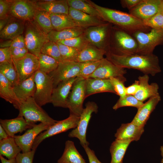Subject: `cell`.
<instances>
[{
  "mask_svg": "<svg viewBox=\"0 0 163 163\" xmlns=\"http://www.w3.org/2000/svg\"><path fill=\"white\" fill-rule=\"evenodd\" d=\"M21 151L14 137L9 136L0 141V155L5 156L8 159L15 158Z\"/></svg>",
  "mask_w": 163,
  "mask_h": 163,
  "instance_id": "d6a6232c",
  "label": "cell"
},
{
  "mask_svg": "<svg viewBox=\"0 0 163 163\" xmlns=\"http://www.w3.org/2000/svg\"><path fill=\"white\" fill-rule=\"evenodd\" d=\"M113 86L116 94L119 96L120 97H123L126 95V89L124 83V82L120 79L111 77L110 79Z\"/></svg>",
  "mask_w": 163,
  "mask_h": 163,
  "instance_id": "f6af8a7d",
  "label": "cell"
},
{
  "mask_svg": "<svg viewBox=\"0 0 163 163\" xmlns=\"http://www.w3.org/2000/svg\"><path fill=\"white\" fill-rule=\"evenodd\" d=\"M57 42L76 49L80 51L89 43L84 34L77 37L59 41Z\"/></svg>",
  "mask_w": 163,
  "mask_h": 163,
  "instance_id": "60d3db41",
  "label": "cell"
},
{
  "mask_svg": "<svg viewBox=\"0 0 163 163\" xmlns=\"http://www.w3.org/2000/svg\"><path fill=\"white\" fill-rule=\"evenodd\" d=\"M80 70V63L62 61L59 62L57 68L48 75L53 80L54 88L63 81L78 77Z\"/></svg>",
  "mask_w": 163,
  "mask_h": 163,
  "instance_id": "7c38bea8",
  "label": "cell"
},
{
  "mask_svg": "<svg viewBox=\"0 0 163 163\" xmlns=\"http://www.w3.org/2000/svg\"><path fill=\"white\" fill-rule=\"evenodd\" d=\"M12 40H4L0 42V48L10 47L11 46Z\"/></svg>",
  "mask_w": 163,
  "mask_h": 163,
  "instance_id": "9f6ffc18",
  "label": "cell"
},
{
  "mask_svg": "<svg viewBox=\"0 0 163 163\" xmlns=\"http://www.w3.org/2000/svg\"><path fill=\"white\" fill-rule=\"evenodd\" d=\"M77 77L63 81L53 88L51 103L54 107L67 108V98Z\"/></svg>",
  "mask_w": 163,
  "mask_h": 163,
  "instance_id": "ac0fdd59",
  "label": "cell"
},
{
  "mask_svg": "<svg viewBox=\"0 0 163 163\" xmlns=\"http://www.w3.org/2000/svg\"><path fill=\"white\" fill-rule=\"evenodd\" d=\"M8 137L5 130L0 125V141L6 139Z\"/></svg>",
  "mask_w": 163,
  "mask_h": 163,
  "instance_id": "6f0895ef",
  "label": "cell"
},
{
  "mask_svg": "<svg viewBox=\"0 0 163 163\" xmlns=\"http://www.w3.org/2000/svg\"><path fill=\"white\" fill-rule=\"evenodd\" d=\"M35 151L32 150L26 153H20L15 158L16 163H33Z\"/></svg>",
  "mask_w": 163,
  "mask_h": 163,
  "instance_id": "bcb514c9",
  "label": "cell"
},
{
  "mask_svg": "<svg viewBox=\"0 0 163 163\" xmlns=\"http://www.w3.org/2000/svg\"><path fill=\"white\" fill-rule=\"evenodd\" d=\"M0 96L13 104L14 107L19 109L21 104L15 93L14 87L8 80L0 73Z\"/></svg>",
  "mask_w": 163,
  "mask_h": 163,
  "instance_id": "f1b7e54d",
  "label": "cell"
},
{
  "mask_svg": "<svg viewBox=\"0 0 163 163\" xmlns=\"http://www.w3.org/2000/svg\"><path fill=\"white\" fill-rule=\"evenodd\" d=\"M83 148L87 155L89 163H102L97 158L94 151L91 149L88 146Z\"/></svg>",
  "mask_w": 163,
  "mask_h": 163,
  "instance_id": "816d5d0a",
  "label": "cell"
},
{
  "mask_svg": "<svg viewBox=\"0 0 163 163\" xmlns=\"http://www.w3.org/2000/svg\"><path fill=\"white\" fill-rule=\"evenodd\" d=\"M139 88V83L138 80H136L134 82L129 86L126 87V94L127 95H134Z\"/></svg>",
  "mask_w": 163,
  "mask_h": 163,
  "instance_id": "db71d44e",
  "label": "cell"
},
{
  "mask_svg": "<svg viewBox=\"0 0 163 163\" xmlns=\"http://www.w3.org/2000/svg\"><path fill=\"white\" fill-rule=\"evenodd\" d=\"M39 70L46 74H49L57 67L59 62L54 58L40 53L38 57Z\"/></svg>",
  "mask_w": 163,
  "mask_h": 163,
  "instance_id": "74e56055",
  "label": "cell"
},
{
  "mask_svg": "<svg viewBox=\"0 0 163 163\" xmlns=\"http://www.w3.org/2000/svg\"><path fill=\"white\" fill-rule=\"evenodd\" d=\"M36 10L32 1L13 0L9 14L14 18L30 21L34 20Z\"/></svg>",
  "mask_w": 163,
  "mask_h": 163,
  "instance_id": "e0dca14e",
  "label": "cell"
},
{
  "mask_svg": "<svg viewBox=\"0 0 163 163\" xmlns=\"http://www.w3.org/2000/svg\"><path fill=\"white\" fill-rule=\"evenodd\" d=\"M0 73L8 80L13 87L19 83L18 75L12 62L0 63Z\"/></svg>",
  "mask_w": 163,
  "mask_h": 163,
  "instance_id": "d590c367",
  "label": "cell"
},
{
  "mask_svg": "<svg viewBox=\"0 0 163 163\" xmlns=\"http://www.w3.org/2000/svg\"><path fill=\"white\" fill-rule=\"evenodd\" d=\"M144 131V127L139 126L131 122L122 124L117 130L115 136L117 139L137 141L140 139Z\"/></svg>",
  "mask_w": 163,
  "mask_h": 163,
  "instance_id": "cb8c5ba5",
  "label": "cell"
},
{
  "mask_svg": "<svg viewBox=\"0 0 163 163\" xmlns=\"http://www.w3.org/2000/svg\"><path fill=\"white\" fill-rule=\"evenodd\" d=\"M107 51L88 43L79 52L75 62L81 63L102 60Z\"/></svg>",
  "mask_w": 163,
  "mask_h": 163,
  "instance_id": "83f0119b",
  "label": "cell"
},
{
  "mask_svg": "<svg viewBox=\"0 0 163 163\" xmlns=\"http://www.w3.org/2000/svg\"><path fill=\"white\" fill-rule=\"evenodd\" d=\"M68 14L78 27L83 28L98 26L107 22L101 19L70 7Z\"/></svg>",
  "mask_w": 163,
  "mask_h": 163,
  "instance_id": "7402d4cb",
  "label": "cell"
},
{
  "mask_svg": "<svg viewBox=\"0 0 163 163\" xmlns=\"http://www.w3.org/2000/svg\"><path fill=\"white\" fill-rule=\"evenodd\" d=\"M34 20L46 35L53 30L49 13L37 9Z\"/></svg>",
  "mask_w": 163,
  "mask_h": 163,
  "instance_id": "8d00e7d4",
  "label": "cell"
},
{
  "mask_svg": "<svg viewBox=\"0 0 163 163\" xmlns=\"http://www.w3.org/2000/svg\"><path fill=\"white\" fill-rule=\"evenodd\" d=\"M142 0H121L120 1L122 6L129 10L132 8L140 3Z\"/></svg>",
  "mask_w": 163,
  "mask_h": 163,
  "instance_id": "f5cc1de1",
  "label": "cell"
},
{
  "mask_svg": "<svg viewBox=\"0 0 163 163\" xmlns=\"http://www.w3.org/2000/svg\"><path fill=\"white\" fill-rule=\"evenodd\" d=\"M84 32L83 28L77 27L60 31L53 30L47 34V36L49 41L57 43L79 36L83 34Z\"/></svg>",
  "mask_w": 163,
  "mask_h": 163,
  "instance_id": "4dcf8cb0",
  "label": "cell"
},
{
  "mask_svg": "<svg viewBox=\"0 0 163 163\" xmlns=\"http://www.w3.org/2000/svg\"><path fill=\"white\" fill-rule=\"evenodd\" d=\"M162 29H163V28H162Z\"/></svg>",
  "mask_w": 163,
  "mask_h": 163,
  "instance_id": "6125c7cd",
  "label": "cell"
},
{
  "mask_svg": "<svg viewBox=\"0 0 163 163\" xmlns=\"http://www.w3.org/2000/svg\"><path fill=\"white\" fill-rule=\"evenodd\" d=\"M139 88L136 93L133 95L139 101L143 102L149 98L159 94L158 85L156 83H149L148 75L145 74L139 77Z\"/></svg>",
  "mask_w": 163,
  "mask_h": 163,
  "instance_id": "603a6c76",
  "label": "cell"
},
{
  "mask_svg": "<svg viewBox=\"0 0 163 163\" xmlns=\"http://www.w3.org/2000/svg\"><path fill=\"white\" fill-rule=\"evenodd\" d=\"M67 0L69 7L101 19L100 15L97 11L87 0Z\"/></svg>",
  "mask_w": 163,
  "mask_h": 163,
  "instance_id": "e575fe53",
  "label": "cell"
},
{
  "mask_svg": "<svg viewBox=\"0 0 163 163\" xmlns=\"http://www.w3.org/2000/svg\"><path fill=\"white\" fill-rule=\"evenodd\" d=\"M49 126L40 123L28 129L23 135H15V140L22 153H26L32 150V145L36 137L41 133L47 129Z\"/></svg>",
  "mask_w": 163,
  "mask_h": 163,
  "instance_id": "2e32d148",
  "label": "cell"
},
{
  "mask_svg": "<svg viewBox=\"0 0 163 163\" xmlns=\"http://www.w3.org/2000/svg\"><path fill=\"white\" fill-rule=\"evenodd\" d=\"M53 30L60 31L65 29L78 27L69 14H50Z\"/></svg>",
  "mask_w": 163,
  "mask_h": 163,
  "instance_id": "836d02e7",
  "label": "cell"
},
{
  "mask_svg": "<svg viewBox=\"0 0 163 163\" xmlns=\"http://www.w3.org/2000/svg\"><path fill=\"white\" fill-rule=\"evenodd\" d=\"M101 60L80 63V70L78 77L85 78H88L95 72L100 65Z\"/></svg>",
  "mask_w": 163,
  "mask_h": 163,
  "instance_id": "7bdbcfd3",
  "label": "cell"
},
{
  "mask_svg": "<svg viewBox=\"0 0 163 163\" xmlns=\"http://www.w3.org/2000/svg\"><path fill=\"white\" fill-rule=\"evenodd\" d=\"M57 163H86L76 148L74 142L68 140L66 142L62 155Z\"/></svg>",
  "mask_w": 163,
  "mask_h": 163,
  "instance_id": "f546056e",
  "label": "cell"
},
{
  "mask_svg": "<svg viewBox=\"0 0 163 163\" xmlns=\"http://www.w3.org/2000/svg\"><path fill=\"white\" fill-rule=\"evenodd\" d=\"M110 37L112 50L108 52L121 56L137 54L138 43L131 34L116 26L112 28Z\"/></svg>",
  "mask_w": 163,
  "mask_h": 163,
  "instance_id": "3957f363",
  "label": "cell"
},
{
  "mask_svg": "<svg viewBox=\"0 0 163 163\" xmlns=\"http://www.w3.org/2000/svg\"><path fill=\"white\" fill-rule=\"evenodd\" d=\"M56 43L60 50L62 61H75L80 52L79 50L58 42Z\"/></svg>",
  "mask_w": 163,
  "mask_h": 163,
  "instance_id": "b9f144b4",
  "label": "cell"
},
{
  "mask_svg": "<svg viewBox=\"0 0 163 163\" xmlns=\"http://www.w3.org/2000/svg\"><path fill=\"white\" fill-rule=\"evenodd\" d=\"M163 10L162 0H142L129 13L142 21L154 16Z\"/></svg>",
  "mask_w": 163,
  "mask_h": 163,
  "instance_id": "9a60e30c",
  "label": "cell"
},
{
  "mask_svg": "<svg viewBox=\"0 0 163 163\" xmlns=\"http://www.w3.org/2000/svg\"><path fill=\"white\" fill-rule=\"evenodd\" d=\"M106 54V58L114 65L124 68L136 69L144 75L154 76L161 72L158 58L153 53L121 56L107 52Z\"/></svg>",
  "mask_w": 163,
  "mask_h": 163,
  "instance_id": "6da1fadb",
  "label": "cell"
},
{
  "mask_svg": "<svg viewBox=\"0 0 163 163\" xmlns=\"http://www.w3.org/2000/svg\"><path fill=\"white\" fill-rule=\"evenodd\" d=\"M35 124L28 123L23 117L19 116L12 119L0 120V125L10 137H14L16 134L22 133Z\"/></svg>",
  "mask_w": 163,
  "mask_h": 163,
  "instance_id": "44dd1931",
  "label": "cell"
},
{
  "mask_svg": "<svg viewBox=\"0 0 163 163\" xmlns=\"http://www.w3.org/2000/svg\"><path fill=\"white\" fill-rule=\"evenodd\" d=\"M12 18V17L10 15L4 19L0 20V31L5 27Z\"/></svg>",
  "mask_w": 163,
  "mask_h": 163,
  "instance_id": "11a10c76",
  "label": "cell"
},
{
  "mask_svg": "<svg viewBox=\"0 0 163 163\" xmlns=\"http://www.w3.org/2000/svg\"><path fill=\"white\" fill-rule=\"evenodd\" d=\"M26 47L24 36L22 34L19 36L12 40L10 49L15 48H22Z\"/></svg>",
  "mask_w": 163,
  "mask_h": 163,
  "instance_id": "f907efd6",
  "label": "cell"
},
{
  "mask_svg": "<svg viewBox=\"0 0 163 163\" xmlns=\"http://www.w3.org/2000/svg\"><path fill=\"white\" fill-rule=\"evenodd\" d=\"M85 95L86 79L77 77L67 101V108L69 110L70 114L80 117L84 109L83 105Z\"/></svg>",
  "mask_w": 163,
  "mask_h": 163,
  "instance_id": "ba28073f",
  "label": "cell"
},
{
  "mask_svg": "<svg viewBox=\"0 0 163 163\" xmlns=\"http://www.w3.org/2000/svg\"><path fill=\"white\" fill-rule=\"evenodd\" d=\"M10 50L12 59L16 60L23 58L29 52L26 48H15Z\"/></svg>",
  "mask_w": 163,
  "mask_h": 163,
  "instance_id": "681fc988",
  "label": "cell"
},
{
  "mask_svg": "<svg viewBox=\"0 0 163 163\" xmlns=\"http://www.w3.org/2000/svg\"><path fill=\"white\" fill-rule=\"evenodd\" d=\"M80 117L70 114L66 119L57 121L54 125L40 133L36 138L32 146V150H36L40 144L45 139L59 133L75 129L77 126Z\"/></svg>",
  "mask_w": 163,
  "mask_h": 163,
  "instance_id": "8fae6325",
  "label": "cell"
},
{
  "mask_svg": "<svg viewBox=\"0 0 163 163\" xmlns=\"http://www.w3.org/2000/svg\"><path fill=\"white\" fill-rule=\"evenodd\" d=\"M112 29L110 23L106 22L102 25L88 28L84 34L91 44L106 51V49L109 47Z\"/></svg>",
  "mask_w": 163,
  "mask_h": 163,
  "instance_id": "30bf717a",
  "label": "cell"
},
{
  "mask_svg": "<svg viewBox=\"0 0 163 163\" xmlns=\"http://www.w3.org/2000/svg\"><path fill=\"white\" fill-rule=\"evenodd\" d=\"M87 1L97 11L102 20L115 24L131 35L139 31L147 32L151 29L145 25L142 21L129 13L103 7L91 1Z\"/></svg>",
  "mask_w": 163,
  "mask_h": 163,
  "instance_id": "7a4b0ae2",
  "label": "cell"
},
{
  "mask_svg": "<svg viewBox=\"0 0 163 163\" xmlns=\"http://www.w3.org/2000/svg\"><path fill=\"white\" fill-rule=\"evenodd\" d=\"M161 100L159 94L150 98L137 109V112L131 122L139 126L144 127L151 113Z\"/></svg>",
  "mask_w": 163,
  "mask_h": 163,
  "instance_id": "d6986e66",
  "label": "cell"
},
{
  "mask_svg": "<svg viewBox=\"0 0 163 163\" xmlns=\"http://www.w3.org/2000/svg\"><path fill=\"white\" fill-rule=\"evenodd\" d=\"M12 62L18 75L19 82L30 78L39 70L38 57L29 52L21 59H12Z\"/></svg>",
  "mask_w": 163,
  "mask_h": 163,
  "instance_id": "4fadbf2b",
  "label": "cell"
},
{
  "mask_svg": "<svg viewBox=\"0 0 163 163\" xmlns=\"http://www.w3.org/2000/svg\"><path fill=\"white\" fill-rule=\"evenodd\" d=\"M132 35L138 43L137 54L147 55L152 54L157 46L163 44V29H151L147 32L137 31Z\"/></svg>",
  "mask_w": 163,
  "mask_h": 163,
  "instance_id": "8992f818",
  "label": "cell"
},
{
  "mask_svg": "<svg viewBox=\"0 0 163 163\" xmlns=\"http://www.w3.org/2000/svg\"><path fill=\"white\" fill-rule=\"evenodd\" d=\"M12 62L10 47L0 48V63Z\"/></svg>",
  "mask_w": 163,
  "mask_h": 163,
  "instance_id": "c3c4849f",
  "label": "cell"
},
{
  "mask_svg": "<svg viewBox=\"0 0 163 163\" xmlns=\"http://www.w3.org/2000/svg\"><path fill=\"white\" fill-rule=\"evenodd\" d=\"M34 74L14 87L15 93L21 104L28 98L34 97L36 89Z\"/></svg>",
  "mask_w": 163,
  "mask_h": 163,
  "instance_id": "484cf974",
  "label": "cell"
},
{
  "mask_svg": "<svg viewBox=\"0 0 163 163\" xmlns=\"http://www.w3.org/2000/svg\"><path fill=\"white\" fill-rule=\"evenodd\" d=\"M13 0H0V19L10 16V9Z\"/></svg>",
  "mask_w": 163,
  "mask_h": 163,
  "instance_id": "7dc6e473",
  "label": "cell"
},
{
  "mask_svg": "<svg viewBox=\"0 0 163 163\" xmlns=\"http://www.w3.org/2000/svg\"><path fill=\"white\" fill-rule=\"evenodd\" d=\"M36 9L50 14H69V6L67 0L32 1Z\"/></svg>",
  "mask_w": 163,
  "mask_h": 163,
  "instance_id": "ffe728a7",
  "label": "cell"
},
{
  "mask_svg": "<svg viewBox=\"0 0 163 163\" xmlns=\"http://www.w3.org/2000/svg\"><path fill=\"white\" fill-rule=\"evenodd\" d=\"M86 79V98L95 94L110 92L116 94L110 79Z\"/></svg>",
  "mask_w": 163,
  "mask_h": 163,
  "instance_id": "d4e9b609",
  "label": "cell"
},
{
  "mask_svg": "<svg viewBox=\"0 0 163 163\" xmlns=\"http://www.w3.org/2000/svg\"><path fill=\"white\" fill-rule=\"evenodd\" d=\"M24 36L28 52L38 57L43 45L49 40L47 35L34 20L27 21Z\"/></svg>",
  "mask_w": 163,
  "mask_h": 163,
  "instance_id": "5b68a950",
  "label": "cell"
},
{
  "mask_svg": "<svg viewBox=\"0 0 163 163\" xmlns=\"http://www.w3.org/2000/svg\"><path fill=\"white\" fill-rule=\"evenodd\" d=\"M144 24L151 29H159L163 27V10L151 18L143 21Z\"/></svg>",
  "mask_w": 163,
  "mask_h": 163,
  "instance_id": "ee69618b",
  "label": "cell"
},
{
  "mask_svg": "<svg viewBox=\"0 0 163 163\" xmlns=\"http://www.w3.org/2000/svg\"><path fill=\"white\" fill-rule=\"evenodd\" d=\"M162 9L163 10V0H162Z\"/></svg>",
  "mask_w": 163,
  "mask_h": 163,
  "instance_id": "94428289",
  "label": "cell"
},
{
  "mask_svg": "<svg viewBox=\"0 0 163 163\" xmlns=\"http://www.w3.org/2000/svg\"><path fill=\"white\" fill-rule=\"evenodd\" d=\"M41 53L54 58L59 62L62 61L60 50L56 43L50 41L46 42L42 48Z\"/></svg>",
  "mask_w": 163,
  "mask_h": 163,
  "instance_id": "ab89813d",
  "label": "cell"
},
{
  "mask_svg": "<svg viewBox=\"0 0 163 163\" xmlns=\"http://www.w3.org/2000/svg\"><path fill=\"white\" fill-rule=\"evenodd\" d=\"M24 21L12 17L6 26L0 31L1 39L12 40L22 35L25 27Z\"/></svg>",
  "mask_w": 163,
  "mask_h": 163,
  "instance_id": "4316f807",
  "label": "cell"
},
{
  "mask_svg": "<svg viewBox=\"0 0 163 163\" xmlns=\"http://www.w3.org/2000/svg\"><path fill=\"white\" fill-rule=\"evenodd\" d=\"M0 159L1 163H16L15 158L11 159H7L3 156L0 155Z\"/></svg>",
  "mask_w": 163,
  "mask_h": 163,
  "instance_id": "680465c9",
  "label": "cell"
},
{
  "mask_svg": "<svg viewBox=\"0 0 163 163\" xmlns=\"http://www.w3.org/2000/svg\"><path fill=\"white\" fill-rule=\"evenodd\" d=\"M125 69L114 65L106 58H104L95 72L87 78L109 79L114 77L125 82L126 78L124 75L126 72Z\"/></svg>",
  "mask_w": 163,
  "mask_h": 163,
  "instance_id": "5bb4252c",
  "label": "cell"
},
{
  "mask_svg": "<svg viewBox=\"0 0 163 163\" xmlns=\"http://www.w3.org/2000/svg\"><path fill=\"white\" fill-rule=\"evenodd\" d=\"M131 140H122L116 139L111 143L110 152L111 159L110 163H123V160Z\"/></svg>",
  "mask_w": 163,
  "mask_h": 163,
  "instance_id": "1f68e13d",
  "label": "cell"
},
{
  "mask_svg": "<svg viewBox=\"0 0 163 163\" xmlns=\"http://www.w3.org/2000/svg\"><path fill=\"white\" fill-rule=\"evenodd\" d=\"M161 155L162 157L161 162V163H163V145L161 146L160 148Z\"/></svg>",
  "mask_w": 163,
  "mask_h": 163,
  "instance_id": "91938a15",
  "label": "cell"
},
{
  "mask_svg": "<svg viewBox=\"0 0 163 163\" xmlns=\"http://www.w3.org/2000/svg\"><path fill=\"white\" fill-rule=\"evenodd\" d=\"M18 110V116L23 117L26 121L30 123L35 124L37 122H40L50 126L57 121L51 117L33 97H30L22 102Z\"/></svg>",
  "mask_w": 163,
  "mask_h": 163,
  "instance_id": "277c9868",
  "label": "cell"
},
{
  "mask_svg": "<svg viewBox=\"0 0 163 163\" xmlns=\"http://www.w3.org/2000/svg\"><path fill=\"white\" fill-rule=\"evenodd\" d=\"M144 104L136 98L133 95L126 94L123 97H120L116 103L113 107L115 110L124 107H132L137 109Z\"/></svg>",
  "mask_w": 163,
  "mask_h": 163,
  "instance_id": "f35d334b",
  "label": "cell"
},
{
  "mask_svg": "<svg viewBox=\"0 0 163 163\" xmlns=\"http://www.w3.org/2000/svg\"><path fill=\"white\" fill-rule=\"evenodd\" d=\"M36 89L33 98L37 104L42 107L51 103L53 89V80L48 74L38 70L34 74Z\"/></svg>",
  "mask_w": 163,
  "mask_h": 163,
  "instance_id": "52a82bcc",
  "label": "cell"
},
{
  "mask_svg": "<svg viewBox=\"0 0 163 163\" xmlns=\"http://www.w3.org/2000/svg\"><path fill=\"white\" fill-rule=\"evenodd\" d=\"M97 104L93 101H88L81 113L77 127L69 133L70 138H76L79 140L81 145L84 148L88 146L89 142L87 140L86 135L88 126L92 114L97 113L98 111Z\"/></svg>",
  "mask_w": 163,
  "mask_h": 163,
  "instance_id": "9c48e42d",
  "label": "cell"
}]
</instances>
